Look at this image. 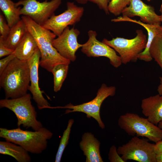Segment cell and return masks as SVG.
<instances>
[{
	"mask_svg": "<svg viewBox=\"0 0 162 162\" xmlns=\"http://www.w3.org/2000/svg\"><path fill=\"white\" fill-rule=\"evenodd\" d=\"M100 142L89 132L84 133L80 146L86 157V162H103L100 147Z\"/></svg>",
	"mask_w": 162,
	"mask_h": 162,
	"instance_id": "cell-16",
	"label": "cell"
},
{
	"mask_svg": "<svg viewBox=\"0 0 162 162\" xmlns=\"http://www.w3.org/2000/svg\"><path fill=\"white\" fill-rule=\"evenodd\" d=\"M69 65L64 64H58L55 65L52 68L51 72L53 75V89L55 92L60 90L67 77Z\"/></svg>",
	"mask_w": 162,
	"mask_h": 162,
	"instance_id": "cell-22",
	"label": "cell"
},
{
	"mask_svg": "<svg viewBox=\"0 0 162 162\" xmlns=\"http://www.w3.org/2000/svg\"><path fill=\"white\" fill-rule=\"evenodd\" d=\"M74 122V120L72 119L68 121L67 128L64 130L60 141L56 156V162H60L61 160L63 152L68 143L71 128Z\"/></svg>",
	"mask_w": 162,
	"mask_h": 162,
	"instance_id": "cell-24",
	"label": "cell"
},
{
	"mask_svg": "<svg viewBox=\"0 0 162 162\" xmlns=\"http://www.w3.org/2000/svg\"><path fill=\"white\" fill-rule=\"evenodd\" d=\"M67 9L59 15H52L42 26L53 32L57 36L69 26L79 22L84 13L83 7L78 6L73 2H68Z\"/></svg>",
	"mask_w": 162,
	"mask_h": 162,
	"instance_id": "cell-10",
	"label": "cell"
},
{
	"mask_svg": "<svg viewBox=\"0 0 162 162\" xmlns=\"http://www.w3.org/2000/svg\"><path fill=\"white\" fill-rule=\"evenodd\" d=\"M41 57L40 52L38 48L32 57L27 61L30 74V85L28 88L39 110L49 108L50 105L43 95L38 84V68Z\"/></svg>",
	"mask_w": 162,
	"mask_h": 162,
	"instance_id": "cell-13",
	"label": "cell"
},
{
	"mask_svg": "<svg viewBox=\"0 0 162 162\" xmlns=\"http://www.w3.org/2000/svg\"><path fill=\"white\" fill-rule=\"evenodd\" d=\"M20 7H17L11 0H0V8L4 14L8 25L10 27L21 19Z\"/></svg>",
	"mask_w": 162,
	"mask_h": 162,
	"instance_id": "cell-21",
	"label": "cell"
},
{
	"mask_svg": "<svg viewBox=\"0 0 162 162\" xmlns=\"http://www.w3.org/2000/svg\"><path fill=\"white\" fill-rule=\"evenodd\" d=\"M79 30L73 27H66L62 33L52 41L54 47L64 58L74 62L76 59V53L82 46L77 38L80 34Z\"/></svg>",
	"mask_w": 162,
	"mask_h": 162,
	"instance_id": "cell-12",
	"label": "cell"
},
{
	"mask_svg": "<svg viewBox=\"0 0 162 162\" xmlns=\"http://www.w3.org/2000/svg\"><path fill=\"white\" fill-rule=\"evenodd\" d=\"M88 35V40L82 44L81 50L82 53L89 57H106L109 59L110 64L115 68L121 65L122 63L120 56L114 49L97 39L96 31L89 30Z\"/></svg>",
	"mask_w": 162,
	"mask_h": 162,
	"instance_id": "cell-11",
	"label": "cell"
},
{
	"mask_svg": "<svg viewBox=\"0 0 162 162\" xmlns=\"http://www.w3.org/2000/svg\"><path fill=\"white\" fill-rule=\"evenodd\" d=\"M111 0H76L78 3L81 4H86L88 1L96 4L99 8L103 10L106 14L110 12L108 10V5Z\"/></svg>",
	"mask_w": 162,
	"mask_h": 162,
	"instance_id": "cell-26",
	"label": "cell"
},
{
	"mask_svg": "<svg viewBox=\"0 0 162 162\" xmlns=\"http://www.w3.org/2000/svg\"><path fill=\"white\" fill-rule=\"evenodd\" d=\"M27 31L25 23L21 19L10 27L7 38L3 40L0 39V42L6 47L14 50Z\"/></svg>",
	"mask_w": 162,
	"mask_h": 162,
	"instance_id": "cell-19",
	"label": "cell"
},
{
	"mask_svg": "<svg viewBox=\"0 0 162 162\" xmlns=\"http://www.w3.org/2000/svg\"><path fill=\"white\" fill-rule=\"evenodd\" d=\"M116 88L114 86H108L103 84L98 90L96 97L92 100L81 104L74 105L71 104L64 106H57L54 108H66L65 113L74 112H80L85 113L88 118L92 117L98 122L102 129L105 127L100 115V110L104 101L109 96H113L115 94Z\"/></svg>",
	"mask_w": 162,
	"mask_h": 162,
	"instance_id": "cell-8",
	"label": "cell"
},
{
	"mask_svg": "<svg viewBox=\"0 0 162 162\" xmlns=\"http://www.w3.org/2000/svg\"><path fill=\"white\" fill-rule=\"evenodd\" d=\"M158 126L162 129V121L159 123L158 124Z\"/></svg>",
	"mask_w": 162,
	"mask_h": 162,
	"instance_id": "cell-36",
	"label": "cell"
},
{
	"mask_svg": "<svg viewBox=\"0 0 162 162\" xmlns=\"http://www.w3.org/2000/svg\"><path fill=\"white\" fill-rule=\"evenodd\" d=\"M112 22H129L139 24L146 30L148 33L147 41L146 46L144 50L138 56V59L146 62L151 61L152 57L149 51L150 48L154 38L158 34L157 28L159 25L150 24L144 23L140 20H137L125 16H120L111 20Z\"/></svg>",
	"mask_w": 162,
	"mask_h": 162,
	"instance_id": "cell-17",
	"label": "cell"
},
{
	"mask_svg": "<svg viewBox=\"0 0 162 162\" xmlns=\"http://www.w3.org/2000/svg\"><path fill=\"white\" fill-rule=\"evenodd\" d=\"M154 150L156 154L162 153V140L155 143Z\"/></svg>",
	"mask_w": 162,
	"mask_h": 162,
	"instance_id": "cell-31",
	"label": "cell"
},
{
	"mask_svg": "<svg viewBox=\"0 0 162 162\" xmlns=\"http://www.w3.org/2000/svg\"><path fill=\"white\" fill-rule=\"evenodd\" d=\"M141 106L142 114L151 122L157 125L162 121V95L144 98Z\"/></svg>",
	"mask_w": 162,
	"mask_h": 162,
	"instance_id": "cell-15",
	"label": "cell"
},
{
	"mask_svg": "<svg viewBox=\"0 0 162 162\" xmlns=\"http://www.w3.org/2000/svg\"><path fill=\"white\" fill-rule=\"evenodd\" d=\"M130 3V0H111L108 5V10L115 16H119Z\"/></svg>",
	"mask_w": 162,
	"mask_h": 162,
	"instance_id": "cell-25",
	"label": "cell"
},
{
	"mask_svg": "<svg viewBox=\"0 0 162 162\" xmlns=\"http://www.w3.org/2000/svg\"><path fill=\"white\" fill-rule=\"evenodd\" d=\"M14 51L6 47L0 42V58L8 56L13 53Z\"/></svg>",
	"mask_w": 162,
	"mask_h": 162,
	"instance_id": "cell-30",
	"label": "cell"
},
{
	"mask_svg": "<svg viewBox=\"0 0 162 162\" xmlns=\"http://www.w3.org/2000/svg\"><path fill=\"white\" fill-rule=\"evenodd\" d=\"M149 2L150 1V0H147ZM162 1V0H161Z\"/></svg>",
	"mask_w": 162,
	"mask_h": 162,
	"instance_id": "cell-37",
	"label": "cell"
},
{
	"mask_svg": "<svg viewBox=\"0 0 162 162\" xmlns=\"http://www.w3.org/2000/svg\"><path fill=\"white\" fill-rule=\"evenodd\" d=\"M160 11L161 13V15H160V21L161 23H162V4L161 5L160 10Z\"/></svg>",
	"mask_w": 162,
	"mask_h": 162,
	"instance_id": "cell-35",
	"label": "cell"
},
{
	"mask_svg": "<svg viewBox=\"0 0 162 162\" xmlns=\"http://www.w3.org/2000/svg\"><path fill=\"white\" fill-rule=\"evenodd\" d=\"M149 51L152 59L157 62L162 71V38L158 34L151 43Z\"/></svg>",
	"mask_w": 162,
	"mask_h": 162,
	"instance_id": "cell-23",
	"label": "cell"
},
{
	"mask_svg": "<svg viewBox=\"0 0 162 162\" xmlns=\"http://www.w3.org/2000/svg\"><path fill=\"white\" fill-rule=\"evenodd\" d=\"M10 28L7 22L5 21L4 16L0 14V39L4 40L8 35Z\"/></svg>",
	"mask_w": 162,
	"mask_h": 162,
	"instance_id": "cell-27",
	"label": "cell"
},
{
	"mask_svg": "<svg viewBox=\"0 0 162 162\" xmlns=\"http://www.w3.org/2000/svg\"><path fill=\"white\" fill-rule=\"evenodd\" d=\"M148 139L134 136L126 143L117 149L124 162L133 160L139 162H157L155 144L149 142Z\"/></svg>",
	"mask_w": 162,
	"mask_h": 162,
	"instance_id": "cell-7",
	"label": "cell"
},
{
	"mask_svg": "<svg viewBox=\"0 0 162 162\" xmlns=\"http://www.w3.org/2000/svg\"><path fill=\"white\" fill-rule=\"evenodd\" d=\"M158 34L162 38V26L160 25H159L157 28Z\"/></svg>",
	"mask_w": 162,
	"mask_h": 162,
	"instance_id": "cell-34",
	"label": "cell"
},
{
	"mask_svg": "<svg viewBox=\"0 0 162 162\" xmlns=\"http://www.w3.org/2000/svg\"><path fill=\"white\" fill-rule=\"evenodd\" d=\"M38 48L34 38L28 31L14 51L16 58L27 61Z\"/></svg>",
	"mask_w": 162,
	"mask_h": 162,
	"instance_id": "cell-18",
	"label": "cell"
},
{
	"mask_svg": "<svg viewBox=\"0 0 162 162\" xmlns=\"http://www.w3.org/2000/svg\"><path fill=\"white\" fill-rule=\"evenodd\" d=\"M28 152L22 146L13 142L0 141V153L10 156L18 162H30L31 158Z\"/></svg>",
	"mask_w": 162,
	"mask_h": 162,
	"instance_id": "cell-20",
	"label": "cell"
},
{
	"mask_svg": "<svg viewBox=\"0 0 162 162\" xmlns=\"http://www.w3.org/2000/svg\"><path fill=\"white\" fill-rule=\"evenodd\" d=\"M21 19L25 23L27 30L34 38L40 52V65L49 72L58 64L69 65L70 61L62 57L52 45L56 36L33 21L28 16H22Z\"/></svg>",
	"mask_w": 162,
	"mask_h": 162,
	"instance_id": "cell-1",
	"label": "cell"
},
{
	"mask_svg": "<svg viewBox=\"0 0 162 162\" xmlns=\"http://www.w3.org/2000/svg\"><path fill=\"white\" fill-rule=\"evenodd\" d=\"M29 93L14 99L5 98L0 100V108H7L12 111L17 119L18 127L22 125L26 129L31 128L36 131L43 127L37 118V112L31 102Z\"/></svg>",
	"mask_w": 162,
	"mask_h": 162,
	"instance_id": "cell-4",
	"label": "cell"
},
{
	"mask_svg": "<svg viewBox=\"0 0 162 162\" xmlns=\"http://www.w3.org/2000/svg\"><path fill=\"white\" fill-rule=\"evenodd\" d=\"M118 124L129 136L145 137L155 143L162 140V129L136 114L127 112L120 116Z\"/></svg>",
	"mask_w": 162,
	"mask_h": 162,
	"instance_id": "cell-5",
	"label": "cell"
},
{
	"mask_svg": "<svg viewBox=\"0 0 162 162\" xmlns=\"http://www.w3.org/2000/svg\"><path fill=\"white\" fill-rule=\"evenodd\" d=\"M122 14V16L129 18L139 16L141 21L146 23L160 25V16L155 13L154 7L141 0H130L129 5Z\"/></svg>",
	"mask_w": 162,
	"mask_h": 162,
	"instance_id": "cell-14",
	"label": "cell"
},
{
	"mask_svg": "<svg viewBox=\"0 0 162 162\" xmlns=\"http://www.w3.org/2000/svg\"><path fill=\"white\" fill-rule=\"evenodd\" d=\"M156 159L157 162H162V153L156 154Z\"/></svg>",
	"mask_w": 162,
	"mask_h": 162,
	"instance_id": "cell-33",
	"label": "cell"
},
{
	"mask_svg": "<svg viewBox=\"0 0 162 162\" xmlns=\"http://www.w3.org/2000/svg\"><path fill=\"white\" fill-rule=\"evenodd\" d=\"M108 159L111 162H124L118 154L117 149L114 145L110 148L108 154Z\"/></svg>",
	"mask_w": 162,
	"mask_h": 162,
	"instance_id": "cell-28",
	"label": "cell"
},
{
	"mask_svg": "<svg viewBox=\"0 0 162 162\" xmlns=\"http://www.w3.org/2000/svg\"><path fill=\"white\" fill-rule=\"evenodd\" d=\"M136 35L134 38L126 39L116 37L111 40L104 38L102 42L114 49L119 54L122 64L136 62L138 55L145 49L147 38L141 29L136 31Z\"/></svg>",
	"mask_w": 162,
	"mask_h": 162,
	"instance_id": "cell-6",
	"label": "cell"
},
{
	"mask_svg": "<svg viewBox=\"0 0 162 162\" xmlns=\"http://www.w3.org/2000/svg\"><path fill=\"white\" fill-rule=\"evenodd\" d=\"M160 84L157 88L158 93L160 95H162V77H159Z\"/></svg>",
	"mask_w": 162,
	"mask_h": 162,
	"instance_id": "cell-32",
	"label": "cell"
},
{
	"mask_svg": "<svg viewBox=\"0 0 162 162\" xmlns=\"http://www.w3.org/2000/svg\"><path fill=\"white\" fill-rule=\"evenodd\" d=\"M14 52L11 54L0 60V74H1L10 63L16 57Z\"/></svg>",
	"mask_w": 162,
	"mask_h": 162,
	"instance_id": "cell-29",
	"label": "cell"
},
{
	"mask_svg": "<svg viewBox=\"0 0 162 162\" xmlns=\"http://www.w3.org/2000/svg\"><path fill=\"white\" fill-rule=\"evenodd\" d=\"M62 2V0H45L42 2L37 0H20L15 4L17 7L22 6L20 10L21 15L28 16L42 26L54 14Z\"/></svg>",
	"mask_w": 162,
	"mask_h": 162,
	"instance_id": "cell-9",
	"label": "cell"
},
{
	"mask_svg": "<svg viewBox=\"0 0 162 162\" xmlns=\"http://www.w3.org/2000/svg\"><path fill=\"white\" fill-rule=\"evenodd\" d=\"M30 82L27 61L16 57L0 74V86L4 90L6 98H16L26 94Z\"/></svg>",
	"mask_w": 162,
	"mask_h": 162,
	"instance_id": "cell-2",
	"label": "cell"
},
{
	"mask_svg": "<svg viewBox=\"0 0 162 162\" xmlns=\"http://www.w3.org/2000/svg\"><path fill=\"white\" fill-rule=\"evenodd\" d=\"M53 134L45 127L36 131L23 130L19 127L8 129L0 128V137L6 141L19 145L31 153L39 154L47 147L48 140L50 139Z\"/></svg>",
	"mask_w": 162,
	"mask_h": 162,
	"instance_id": "cell-3",
	"label": "cell"
}]
</instances>
